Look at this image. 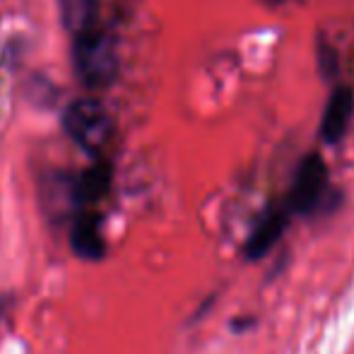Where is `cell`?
Wrapping results in <instances>:
<instances>
[{"label": "cell", "instance_id": "6da1fadb", "mask_svg": "<svg viewBox=\"0 0 354 354\" xmlns=\"http://www.w3.org/2000/svg\"><path fill=\"white\" fill-rule=\"evenodd\" d=\"M75 71L80 80L87 87L102 89L113 82L118 71V56H116V44L106 32L99 27L89 29V32L75 37Z\"/></svg>", "mask_w": 354, "mask_h": 354}, {"label": "cell", "instance_id": "7a4b0ae2", "mask_svg": "<svg viewBox=\"0 0 354 354\" xmlns=\"http://www.w3.org/2000/svg\"><path fill=\"white\" fill-rule=\"evenodd\" d=\"M63 128L84 152L99 154L111 140L113 123L109 111L97 99H80L73 102L63 113Z\"/></svg>", "mask_w": 354, "mask_h": 354}, {"label": "cell", "instance_id": "3957f363", "mask_svg": "<svg viewBox=\"0 0 354 354\" xmlns=\"http://www.w3.org/2000/svg\"><path fill=\"white\" fill-rule=\"evenodd\" d=\"M328 183V169L318 154H306L301 159L297 169V176H294V186L289 193V210L294 212H311L316 210V205L321 203L323 191H326Z\"/></svg>", "mask_w": 354, "mask_h": 354}, {"label": "cell", "instance_id": "277c9868", "mask_svg": "<svg viewBox=\"0 0 354 354\" xmlns=\"http://www.w3.org/2000/svg\"><path fill=\"white\" fill-rule=\"evenodd\" d=\"M354 111V94L350 87H337L330 94V102H328L326 111H323V123H321V136L328 142H337L345 136L347 126H350V118Z\"/></svg>", "mask_w": 354, "mask_h": 354}, {"label": "cell", "instance_id": "5b68a950", "mask_svg": "<svg viewBox=\"0 0 354 354\" xmlns=\"http://www.w3.org/2000/svg\"><path fill=\"white\" fill-rule=\"evenodd\" d=\"M71 246L84 261H97L104 256V239H102V219L94 212H82L73 224Z\"/></svg>", "mask_w": 354, "mask_h": 354}, {"label": "cell", "instance_id": "8992f818", "mask_svg": "<svg viewBox=\"0 0 354 354\" xmlns=\"http://www.w3.org/2000/svg\"><path fill=\"white\" fill-rule=\"evenodd\" d=\"M61 8V19L68 32L75 37L89 32L99 22V3L97 0H58Z\"/></svg>", "mask_w": 354, "mask_h": 354}, {"label": "cell", "instance_id": "52a82bcc", "mask_svg": "<svg viewBox=\"0 0 354 354\" xmlns=\"http://www.w3.org/2000/svg\"><path fill=\"white\" fill-rule=\"evenodd\" d=\"M284 224H287V210H272L258 222V227L253 229L251 239L246 243L248 258H258L272 246V243L280 239L284 232Z\"/></svg>", "mask_w": 354, "mask_h": 354}, {"label": "cell", "instance_id": "ba28073f", "mask_svg": "<svg viewBox=\"0 0 354 354\" xmlns=\"http://www.w3.org/2000/svg\"><path fill=\"white\" fill-rule=\"evenodd\" d=\"M109 181H111V171H109L106 164H97V167L87 169L82 174V178L77 181V201L82 205H94L97 201H102L109 191Z\"/></svg>", "mask_w": 354, "mask_h": 354}]
</instances>
